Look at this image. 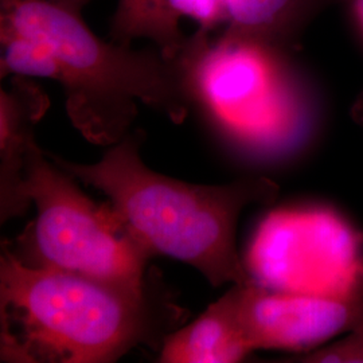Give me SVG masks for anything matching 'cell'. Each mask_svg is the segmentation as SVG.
<instances>
[{
  "label": "cell",
  "mask_w": 363,
  "mask_h": 363,
  "mask_svg": "<svg viewBox=\"0 0 363 363\" xmlns=\"http://www.w3.org/2000/svg\"><path fill=\"white\" fill-rule=\"evenodd\" d=\"M84 0H1V77L50 78L67 113L93 144L113 145L138 103L182 123L193 101L178 60L105 43L82 18Z\"/></svg>",
  "instance_id": "cell-1"
},
{
  "label": "cell",
  "mask_w": 363,
  "mask_h": 363,
  "mask_svg": "<svg viewBox=\"0 0 363 363\" xmlns=\"http://www.w3.org/2000/svg\"><path fill=\"white\" fill-rule=\"evenodd\" d=\"M330 357L337 363H363V328L334 342Z\"/></svg>",
  "instance_id": "cell-13"
},
{
  "label": "cell",
  "mask_w": 363,
  "mask_h": 363,
  "mask_svg": "<svg viewBox=\"0 0 363 363\" xmlns=\"http://www.w3.org/2000/svg\"><path fill=\"white\" fill-rule=\"evenodd\" d=\"M259 286L318 296L363 294L361 235L325 208L273 211L255 234L245 262Z\"/></svg>",
  "instance_id": "cell-6"
},
{
  "label": "cell",
  "mask_w": 363,
  "mask_h": 363,
  "mask_svg": "<svg viewBox=\"0 0 363 363\" xmlns=\"http://www.w3.org/2000/svg\"><path fill=\"white\" fill-rule=\"evenodd\" d=\"M49 106L46 94L27 77L13 76L0 91V222L26 214L22 199L26 159L35 143L34 128Z\"/></svg>",
  "instance_id": "cell-8"
},
{
  "label": "cell",
  "mask_w": 363,
  "mask_h": 363,
  "mask_svg": "<svg viewBox=\"0 0 363 363\" xmlns=\"http://www.w3.org/2000/svg\"><path fill=\"white\" fill-rule=\"evenodd\" d=\"M164 13L177 35H179L178 22L183 16L194 19L205 28H211L225 21V0H164Z\"/></svg>",
  "instance_id": "cell-12"
},
{
  "label": "cell",
  "mask_w": 363,
  "mask_h": 363,
  "mask_svg": "<svg viewBox=\"0 0 363 363\" xmlns=\"http://www.w3.org/2000/svg\"><path fill=\"white\" fill-rule=\"evenodd\" d=\"M189 313L156 268L138 283L33 268L1 242V362H116L160 350Z\"/></svg>",
  "instance_id": "cell-2"
},
{
  "label": "cell",
  "mask_w": 363,
  "mask_h": 363,
  "mask_svg": "<svg viewBox=\"0 0 363 363\" xmlns=\"http://www.w3.org/2000/svg\"><path fill=\"white\" fill-rule=\"evenodd\" d=\"M292 0H225V21L230 34L250 35L272 26Z\"/></svg>",
  "instance_id": "cell-11"
},
{
  "label": "cell",
  "mask_w": 363,
  "mask_h": 363,
  "mask_svg": "<svg viewBox=\"0 0 363 363\" xmlns=\"http://www.w3.org/2000/svg\"><path fill=\"white\" fill-rule=\"evenodd\" d=\"M357 13L363 26V0H357Z\"/></svg>",
  "instance_id": "cell-14"
},
{
  "label": "cell",
  "mask_w": 363,
  "mask_h": 363,
  "mask_svg": "<svg viewBox=\"0 0 363 363\" xmlns=\"http://www.w3.org/2000/svg\"><path fill=\"white\" fill-rule=\"evenodd\" d=\"M252 350H316L363 328V294L318 296L274 291L250 280L230 288Z\"/></svg>",
  "instance_id": "cell-7"
},
{
  "label": "cell",
  "mask_w": 363,
  "mask_h": 363,
  "mask_svg": "<svg viewBox=\"0 0 363 363\" xmlns=\"http://www.w3.org/2000/svg\"><path fill=\"white\" fill-rule=\"evenodd\" d=\"M31 145L21 196L37 217L15 242L13 256L33 268L81 273L116 281H142L155 255L130 233L113 208L96 205L74 178Z\"/></svg>",
  "instance_id": "cell-5"
},
{
  "label": "cell",
  "mask_w": 363,
  "mask_h": 363,
  "mask_svg": "<svg viewBox=\"0 0 363 363\" xmlns=\"http://www.w3.org/2000/svg\"><path fill=\"white\" fill-rule=\"evenodd\" d=\"M191 100L240 145L274 155L298 145L310 125L308 103L286 65L259 40L226 34L183 48Z\"/></svg>",
  "instance_id": "cell-4"
},
{
  "label": "cell",
  "mask_w": 363,
  "mask_h": 363,
  "mask_svg": "<svg viewBox=\"0 0 363 363\" xmlns=\"http://www.w3.org/2000/svg\"><path fill=\"white\" fill-rule=\"evenodd\" d=\"M143 142V130L127 133L93 164L46 155L74 179L103 191L130 233L154 255L194 267L211 286L250 281L235 245L237 223L247 206L274 202L279 186L268 178L218 186L177 181L144 164Z\"/></svg>",
  "instance_id": "cell-3"
},
{
  "label": "cell",
  "mask_w": 363,
  "mask_h": 363,
  "mask_svg": "<svg viewBox=\"0 0 363 363\" xmlns=\"http://www.w3.org/2000/svg\"><path fill=\"white\" fill-rule=\"evenodd\" d=\"M252 351L229 289L194 322L182 325L166 337L159 362L234 363L245 359Z\"/></svg>",
  "instance_id": "cell-9"
},
{
  "label": "cell",
  "mask_w": 363,
  "mask_h": 363,
  "mask_svg": "<svg viewBox=\"0 0 363 363\" xmlns=\"http://www.w3.org/2000/svg\"><path fill=\"white\" fill-rule=\"evenodd\" d=\"M113 30L123 45L138 37L155 39L169 60H175L184 48L167 23L164 0H118Z\"/></svg>",
  "instance_id": "cell-10"
}]
</instances>
